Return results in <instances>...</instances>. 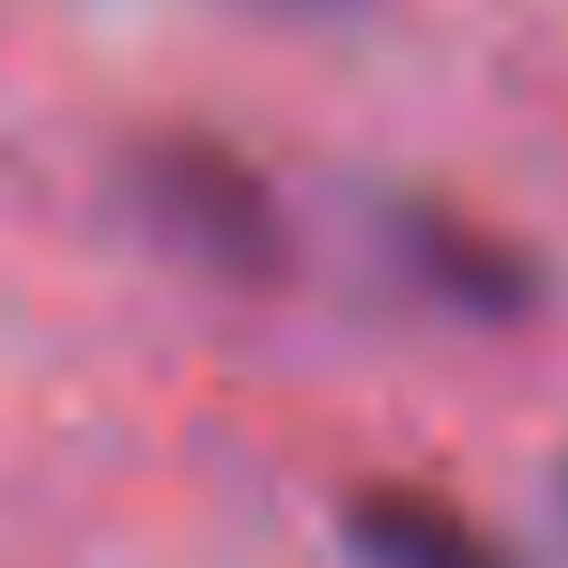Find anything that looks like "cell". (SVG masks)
<instances>
[{
  "label": "cell",
  "instance_id": "6da1fadb",
  "mask_svg": "<svg viewBox=\"0 0 568 568\" xmlns=\"http://www.w3.org/2000/svg\"><path fill=\"white\" fill-rule=\"evenodd\" d=\"M118 187L141 211V226L187 265H203L211 281L265 288L296 257V226L273 172L219 125H149L125 149Z\"/></svg>",
  "mask_w": 568,
  "mask_h": 568
},
{
  "label": "cell",
  "instance_id": "7a4b0ae2",
  "mask_svg": "<svg viewBox=\"0 0 568 568\" xmlns=\"http://www.w3.org/2000/svg\"><path fill=\"white\" fill-rule=\"evenodd\" d=\"M382 234H389V257L459 320L475 327H514L545 304V265L521 234L490 226L483 211L452 203V195H397L382 211Z\"/></svg>",
  "mask_w": 568,
  "mask_h": 568
},
{
  "label": "cell",
  "instance_id": "3957f363",
  "mask_svg": "<svg viewBox=\"0 0 568 568\" xmlns=\"http://www.w3.org/2000/svg\"><path fill=\"white\" fill-rule=\"evenodd\" d=\"M343 545L358 568H521L475 506L413 475H366L343 498Z\"/></svg>",
  "mask_w": 568,
  "mask_h": 568
}]
</instances>
